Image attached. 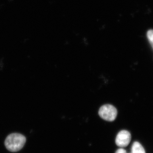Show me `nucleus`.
I'll return each instance as SVG.
<instances>
[{"mask_svg": "<svg viewBox=\"0 0 153 153\" xmlns=\"http://www.w3.org/2000/svg\"><path fill=\"white\" fill-rule=\"evenodd\" d=\"M131 153H146L142 145L138 142H134L131 147Z\"/></svg>", "mask_w": 153, "mask_h": 153, "instance_id": "nucleus-4", "label": "nucleus"}, {"mask_svg": "<svg viewBox=\"0 0 153 153\" xmlns=\"http://www.w3.org/2000/svg\"><path fill=\"white\" fill-rule=\"evenodd\" d=\"M26 142L25 136L19 133H13L6 138L5 145L6 148L11 152H17L22 149Z\"/></svg>", "mask_w": 153, "mask_h": 153, "instance_id": "nucleus-1", "label": "nucleus"}, {"mask_svg": "<svg viewBox=\"0 0 153 153\" xmlns=\"http://www.w3.org/2000/svg\"><path fill=\"white\" fill-rule=\"evenodd\" d=\"M131 138V134L129 132L125 130L121 131L116 138V144L120 147H126L130 143Z\"/></svg>", "mask_w": 153, "mask_h": 153, "instance_id": "nucleus-3", "label": "nucleus"}, {"mask_svg": "<svg viewBox=\"0 0 153 153\" xmlns=\"http://www.w3.org/2000/svg\"><path fill=\"white\" fill-rule=\"evenodd\" d=\"M99 114L104 120L107 121H113L117 116V110L111 105H105L100 108Z\"/></svg>", "mask_w": 153, "mask_h": 153, "instance_id": "nucleus-2", "label": "nucleus"}, {"mask_svg": "<svg viewBox=\"0 0 153 153\" xmlns=\"http://www.w3.org/2000/svg\"><path fill=\"white\" fill-rule=\"evenodd\" d=\"M115 153H127L126 151L122 148L119 149L116 151Z\"/></svg>", "mask_w": 153, "mask_h": 153, "instance_id": "nucleus-6", "label": "nucleus"}, {"mask_svg": "<svg viewBox=\"0 0 153 153\" xmlns=\"http://www.w3.org/2000/svg\"><path fill=\"white\" fill-rule=\"evenodd\" d=\"M147 36L148 40L153 48V30H149L147 32Z\"/></svg>", "mask_w": 153, "mask_h": 153, "instance_id": "nucleus-5", "label": "nucleus"}]
</instances>
